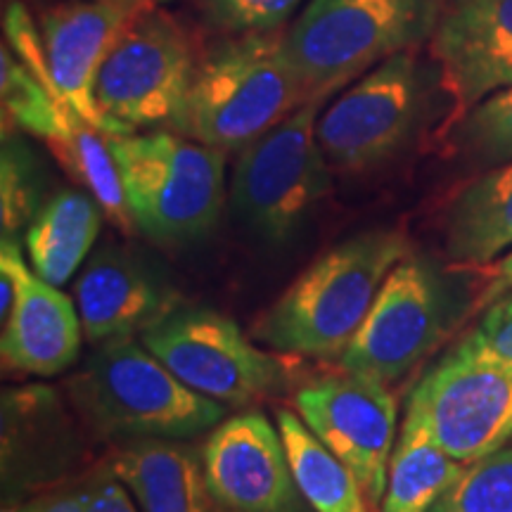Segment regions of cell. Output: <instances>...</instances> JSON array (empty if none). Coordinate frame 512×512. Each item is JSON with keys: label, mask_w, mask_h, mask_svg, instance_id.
I'll return each instance as SVG.
<instances>
[{"label": "cell", "mask_w": 512, "mask_h": 512, "mask_svg": "<svg viewBox=\"0 0 512 512\" xmlns=\"http://www.w3.org/2000/svg\"><path fill=\"white\" fill-rule=\"evenodd\" d=\"M320 100H309L278 126L242 147L230 181V207L256 238L290 242L332 188L318 145Z\"/></svg>", "instance_id": "6"}, {"label": "cell", "mask_w": 512, "mask_h": 512, "mask_svg": "<svg viewBox=\"0 0 512 512\" xmlns=\"http://www.w3.org/2000/svg\"><path fill=\"white\" fill-rule=\"evenodd\" d=\"M0 93H3L5 119L50 145L60 143L72 128L74 119L79 117L72 107L62 105L48 91L46 83L19 60L15 50H8V46L0 50Z\"/></svg>", "instance_id": "24"}, {"label": "cell", "mask_w": 512, "mask_h": 512, "mask_svg": "<svg viewBox=\"0 0 512 512\" xmlns=\"http://www.w3.org/2000/svg\"><path fill=\"white\" fill-rule=\"evenodd\" d=\"M430 512H512V446L467 463Z\"/></svg>", "instance_id": "25"}, {"label": "cell", "mask_w": 512, "mask_h": 512, "mask_svg": "<svg viewBox=\"0 0 512 512\" xmlns=\"http://www.w3.org/2000/svg\"><path fill=\"white\" fill-rule=\"evenodd\" d=\"M69 394L102 437L190 439L226 418L223 403L190 389L133 337L102 342Z\"/></svg>", "instance_id": "3"}, {"label": "cell", "mask_w": 512, "mask_h": 512, "mask_svg": "<svg viewBox=\"0 0 512 512\" xmlns=\"http://www.w3.org/2000/svg\"><path fill=\"white\" fill-rule=\"evenodd\" d=\"M223 512H226V510H223Z\"/></svg>", "instance_id": "34"}, {"label": "cell", "mask_w": 512, "mask_h": 512, "mask_svg": "<svg viewBox=\"0 0 512 512\" xmlns=\"http://www.w3.org/2000/svg\"><path fill=\"white\" fill-rule=\"evenodd\" d=\"M110 470L138 512H219L202 451L181 441L136 439L114 453Z\"/></svg>", "instance_id": "18"}, {"label": "cell", "mask_w": 512, "mask_h": 512, "mask_svg": "<svg viewBox=\"0 0 512 512\" xmlns=\"http://www.w3.org/2000/svg\"><path fill=\"white\" fill-rule=\"evenodd\" d=\"M458 152L494 169L512 159V86L491 93L453 126Z\"/></svg>", "instance_id": "27"}, {"label": "cell", "mask_w": 512, "mask_h": 512, "mask_svg": "<svg viewBox=\"0 0 512 512\" xmlns=\"http://www.w3.org/2000/svg\"><path fill=\"white\" fill-rule=\"evenodd\" d=\"M512 249V159L467 183L446 211L444 252L456 266L494 264Z\"/></svg>", "instance_id": "19"}, {"label": "cell", "mask_w": 512, "mask_h": 512, "mask_svg": "<svg viewBox=\"0 0 512 512\" xmlns=\"http://www.w3.org/2000/svg\"><path fill=\"white\" fill-rule=\"evenodd\" d=\"M463 467L434 441L415 415L406 413L377 512H430Z\"/></svg>", "instance_id": "21"}, {"label": "cell", "mask_w": 512, "mask_h": 512, "mask_svg": "<svg viewBox=\"0 0 512 512\" xmlns=\"http://www.w3.org/2000/svg\"><path fill=\"white\" fill-rule=\"evenodd\" d=\"M294 411L361 484L377 512L396 446L399 406L387 384L351 373L320 377L294 394Z\"/></svg>", "instance_id": "12"}, {"label": "cell", "mask_w": 512, "mask_h": 512, "mask_svg": "<svg viewBox=\"0 0 512 512\" xmlns=\"http://www.w3.org/2000/svg\"><path fill=\"white\" fill-rule=\"evenodd\" d=\"M83 335L91 342H112L143 335L178 309V294L147 271L136 256L121 249H100L74 285Z\"/></svg>", "instance_id": "17"}, {"label": "cell", "mask_w": 512, "mask_h": 512, "mask_svg": "<svg viewBox=\"0 0 512 512\" xmlns=\"http://www.w3.org/2000/svg\"><path fill=\"white\" fill-rule=\"evenodd\" d=\"M304 0H197L207 27L226 36L273 34Z\"/></svg>", "instance_id": "28"}, {"label": "cell", "mask_w": 512, "mask_h": 512, "mask_svg": "<svg viewBox=\"0 0 512 512\" xmlns=\"http://www.w3.org/2000/svg\"><path fill=\"white\" fill-rule=\"evenodd\" d=\"M95 486H98V475L86 479V482L74 486V489L62 491L50 498L48 508L43 512H88L95 496Z\"/></svg>", "instance_id": "32"}, {"label": "cell", "mask_w": 512, "mask_h": 512, "mask_svg": "<svg viewBox=\"0 0 512 512\" xmlns=\"http://www.w3.org/2000/svg\"><path fill=\"white\" fill-rule=\"evenodd\" d=\"M147 0H76L55 5L38 19L50 91L105 136L136 133L107 117L95 100V81L121 31Z\"/></svg>", "instance_id": "14"}, {"label": "cell", "mask_w": 512, "mask_h": 512, "mask_svg": "<svg viewBox=\"0 0 512 512\" xmlns=\"http://www.w3.org/2000/svg\"><path fill=\"white\" fill-rule=\"evenodd\" d=\"M489 266H491L489 275H486L482 287L477 290V299H475L477 311H484L486 306H491L501 297H505V294L512 292V249Z\"/></svg>", "instance_id": "31"}, {"label": "cell", "mask_w": 512, "mask_h": 512, "mask_svg": "<svg viewBox=\"0 0 512 512\" xmlns=\"http://www.w3.org/2000/svg\"><path fill=\"white\" fill-rule=\"evenodd\" d=\"M140 339L178 380L223 406H249L287 382L285 358L256 347L219 311L176 309Z\"/></svg>", "instance_id": "8"}, {"label": "cell", "mask_w": 512, "mask_h": 512, "mask_svg": "<svg viewBox=\"0 0 512 512\" xmlns=\"http://www.w3.org/2000/svg\"><path fill=\"white\" fill-rule=\"evenodd\" d=\"M190 38L174 17L145 5L102 62L95 100L131 131L174 124L195 76Z\"/></svg>", "instance_id": "10"}, {"label": "cell", "mask_w": 512, "mask_h": 512, "mask_svg": "<svg viewBox=\"0 0 512 512\" xmlns=\"http://www.w3.org/2000/svg\"><path fill=\"white\" fill-rule=\"evenodd\" d=\"M100 233V204L93 195L62 190L43 204L24 233L31 268L62 287L79 271Z\"/></svg>", "instance_id": "20"}, {"label": "cell", "mask_w": 512, "mask_h": 512, "mask_svg": "<svg viewBox=\"0 0 512 512\" xmlns=\"http://www.w3.org/2000/svg\"><path fill=\"white\" fill-rule=\"evenodd\" d=\"M50 498H38V501L29 503H5L3 512H43L48 508Z\"/></svg>", "instance_id": "33"}, {"label": "cell", "mask_w": 512, "mask_h": 512, "mask_svg": "<svg viewBox=\"0 0 512 512\" xmlns=\"http://www.w3.org/2000/svg\"><path fill=\"white\" fill-rule=\"evenodd\" d=\"M214 501L226 512H313L294 477L280 427L261 411L221 420L202 446Z\"/></svg>", "instance_id": "13"}, {"label": "cell", "mask_w": 512, "mask_h": 512, "mask_svg": "<svg viewBox=\"0 0 512 512\" xmlns=\"http://www.w3.org/2000/svg\"><path fill=\"white\" fill-rule=\"evenodd\" d=\"M0 268L15 280V304L3 320L0 354L12 370L27 375H60L81 351V316L60 287L46 283L24 261L15 238H3Z\"/></svg>", "instance_id": "16"}, {"label": "cell", "mask_w": 512, "mask_h": 512, "mask_svg": "<svg viewBox=\"0 0 512 512\" xmlns=\"http://www.w3.org/2000/svg\"><path fill=\"white\" fill-rule=\"evenodd\" d=\"M128 214L145 238L185 245L204 238L226 200V152L155 131L110 136Z\"/></svg>", "instance_id": "5"}, {"label": "cell", "mask_w": 512, "mask_h": 512, "mask_svg": "<svg viewBox=\"0 0 512 512\" xmlns=\"http://www.w3.org/2000/svg\"><path fill=\"white\" fill-rule=\"evenodd\" d=\"M294 477L313 512H373L354 472L313 434L294 411L278 413Z\"/></svg>", "instance_id": "22"}, {"label": "cell", "mask_w": 512, "mask_h": 512, "mask_svg": "<svg viewBox=\"0 0 512 512\" xmlns=\"http://www.w3.org/2000/svg\"><path fill=\"white\" fill-rule=\"evenodd\" d=\"M88 512H138V508L126 486L107 467L105 472H98V486H95V496Z\"/></svg>", "instance_id": "30"}, {"label": "cell", "mask_w": 512, "mask_h": 512, "mask_svg": "<svg viewBox=\"0 0 512 512\" xmlns=\"http://www.w3.org/2000/svg\"><path fill=\"white\" fill-rule=\"evenodd\" d=\"M50 147L64 169L88 190V195H93L107 219L124 230L133 226L117 159L112 155L110 136L76 117L67 136Z\"/></svg>", "instance_id": "23"}, {"label": "cell", "mask_w": 512, "mask_h": 512, "mask_svg": "<svg viewBox=\"0 0 512 512\" xmlns=\"http://www.w3.org/2000/svg\"><path fill=\"white\" fill-rule=\"evenodd\" d=\"M432 95V72L413 50L377 64L318 117L325 159L342 174H363L394 159L408 145Z\"/></svg>", "instance_id": "7"}, {"label": "cell", "mask_w": 512, "mask_h": 512, "mask_svg": "<svg viewBox=\"0 0 512 512\" xmlns=\"http://www.w3.org/2000/svg\"><path fill=\"white\" fill-rule=\"evenodd\" d=\"M460 344L477 351V354L494 356L512 363V292L491 306H486L477 328Z\"/></svg>", "instance_id": "29"}, {"label": "cell", "mask_w": 512, "mask_h": 512, "mask_svg": "<svg viewBox=\"0 0 512 512\" xmlns=\"http://www.w3.org/2000/svg\"><path fill=\"white\" fill-rule=\"evenodd\" d=\"M43 195V174L34 152L15 133H3L0 152V226L3 238H15L29 228L38 214Z\"/></svg>", "instance_id": "26"}, {"label": "cell", "mask_w": 512, "mask_h": 512, "mask_svg": "<svg viewBox=\"0 0 512 512\" xmlns=\"http://www.w3.org/2000/svg\"><path fill=\"white\" fill-rule=\"evenodd\" d=\"M453 294L432 261L406 254L384 278L366 320L339 356L344 373L392 384L444 339Z\"/></svg>", "instance_id": "9"}, {"label": "cell", "mask_w": 512, "mask_h": 512, "mask_svg": "<svg viewBox=\"0 0 512 512\" xmlns=\"http://www.w3.org/2000/svg\"><path fill=\"white\" fill-rule=\"evenodd\" d=\"M446 0H309L285 50L311 100L430 41Z\"/></svg>", "instance_id": "4"}, {"label": "cell", "mask_w": 512, "mask_h": 512, "mask_svg": "<svg viewBox=\"0 0 512 512\" xmlns=\"http://www.w3.org/2000/svg\"><path fill=\"white\" fill-rule=\"evenodd\" d=\"M458 463L512 441V363L458 344L418 382L408 411Z\"/></svg>", "instance_id": "11"}, {"label": "cell", "mask_w": 512, "mask_h": 512, "mask_svg": "<svg viewBox=\"0 0 512 512\" xmlns=\"http://www.w3.org/2000/svg\"><path fill=\"white\" fill-rule=\"evenodd\" d=\"M432 53L458 121L512 86V0H446Z\"/></svg>", "instance_id": "15"}, {"label": "cell", "mask_w": 512, "mask_h": 512, "mask_svg": "<svg viewBox=\"0 0 512 512\" xmlns=\"http://www.w3.org/2000/svg\"><path fill=\"white\" fill-rule=\"evenodd\" d=\"M408 254L394 230H368L318 256L254 325L278 354L342 356L392 268Z\"/></svg>", "instance_id": "1"}, {"label": "cell", "mask_w": 512, "mask_h": 512, "mask_svg": "<svg viewBox=\"0 0 512 512\" xmlns=\"http://www.w3.org/2000/svg\"><path fill=\"white\" fill-rule=\"evenodd\" d=\"M309 100L287 57L285 36H226L197 62L171 126L216 150H242Z\"/></svg>", "instance_id": "2"}]
</instances>
